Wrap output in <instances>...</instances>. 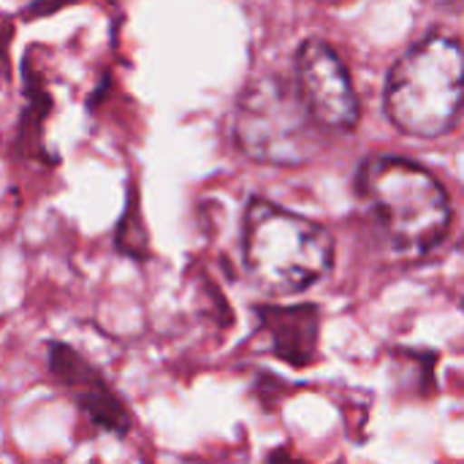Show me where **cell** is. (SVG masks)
<instances>
[{
	"instance_id": "277c9868",
	"label": "cell",
	"mask_w": 464,
	"mask_h": 464,
	"mask_svg": "<svg viewBox=\"0 0 464 464\" xmlns=\"http://www.w3.org/2000/svg\"><path fill=\"white\" fill-rule=\"evenodd\" d=\"M326 133L329 130L315 122L307 103L302 101L296 82L283 76H256L237 101L234 139L237 147L256 163H310L324 152Z\"/></svg>"
},
{
	"instance_id": "6da1fadb",
	"label": "cell",
	"mask_w": 464,
	"mask_h": 464,
	"mask_svg": "<svg viewBox=\"0 0 464 464\" xmlns=\"http://www.w3.org/2000/svg\"><path fill=\"white\" fill-rule=\"evenodd\" d=\"M356 182L383 239L397 253L421 256L446 237L451 201L424 166L408 158H372Z\"/></svg>"
},
{
	"instance_id": "52a82bcc",
	"label": "cell",
	"mask_w": 464,
	"mask_h": 464,
	"mask_svg": "<svg viewBox=\"0 0 464 464\" xmlns=\"http://www.w3.org/2000/svg\"><path fill=\"white\" fill-rule=\"evenodd\" d=\"M258 321L277 359L304 367L318 348V310L315 307H258Z\"/></svg>"
},
{
	"instance_id": "3957f363",
	"label": "cell",
	"mask_w": 464,
	"mask_h": 464,
	"mask_svg": "<svg viewBox=\"0 0 464 464\" xmlns=\"http://www.w3.org/2000/svg\"><path fill=\"white\" fill-rule=\"evenodd\" d=\"M464 109V49L446 33L421 38L386 84L389 120L408 136L438 139L454 128Z\"/></svg>"
},
{
	"instance_id": "8992f818",
	"label": "cell",
	"mask_w": 464,
	"mask_h": 464,
	"mask_svg": "<svg viewBox=\"0 0 464 464\" xmlns=\"http://www.w3.org/2000/svg\"><path fill=\"white\" fill-rule=\"evenodd\" d=\"M49 351H52L49 364L54 378L73 397L82 413L106 432H117V435L128 432L130 416L125 405L117 400V394L106 386V381L87 362H82L68 345H52Z\"/></svg>"
},
{
	"instance_id": "7a4b0ae2",
	"label": "cell",
	"mask_w": 464,
	"mask_h": 464,
	"mask_svg": "<svg viewBox=\"0 0 464 464\" xmlns=\"http://www.w3.org/2000/svg\"><path fill=\"white\" fill-rule=\"evenodd\" d=\"M242 258L256 285L285 296L318 283L334 261L329 231L266 198H253L242 226Z\"/></svg>"
},
{
	"instance_id": "5b68a950",
	"label": "cell",
	"mask_w": 464,
	"mask_h": 464,
	"mask_svg": "<svg viewBox=\"0 0 464 464\" xmlns=\"http://www.w3.org/2000/svg\"><path fill=\"white\" fill-rule=\"evenodd\" d=\"M296 90L324 130H351L359 122V98L340 54L313 38L296 54Z\"/></svg>"
},
{
	"instance_id": "ba28073f",
	"label": "cell",
	"mask_w": 464,
	"mask_h": 464,
	"mask_svg": "<svg viewBox=\"0 0 464 464\" xmlns=\"http://www.w3.org/2000/svg\"><path fill=\"white\" fill-rule=\"evenodd\" d=\"M435 8H446V11H464V0H424Z\"/></svg>"
}]
</instances>
